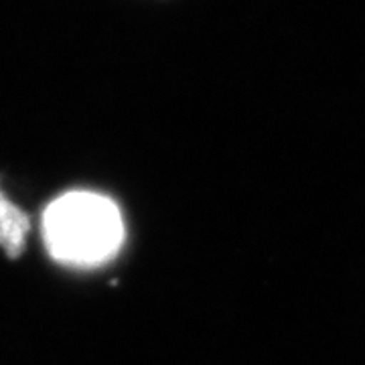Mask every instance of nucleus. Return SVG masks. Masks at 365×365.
I'll return each instance as SVG.
<instances>
[{"instance_id":"nucleus-1","label":"nucleus","mask_w":365,"mask_h":365,"mask_svg":"<svg viewBox=\"0 0 365 365\" xmlns=\"http://www.w3.org/2000/svg\"><path fill=\"white\" fill-rule=\"evenodd\" d=\"M45 240L55 258L91 266L110 258L122 242V217L108 197L67 193L45 211Z\"/></svg>"},{"instance_id":"nucleus-2","label":"nucleus","mask_w":365,"mask_h":365,"mask_svg":"<svg viewBox=\"0 0 365 365\" xmlns=\"http://www.w3.org/2000/svg\"><path fill=\"white\" fill-rule=\"evenodd\" d=\"M26 230L29 222L25 215L0 191V246L11 256H16L23 250Z\"/></svg>"}]
</instances>
